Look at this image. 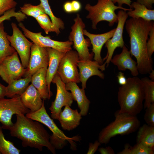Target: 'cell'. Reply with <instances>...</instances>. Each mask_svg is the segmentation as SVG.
<instances>
[{"label": "cell", "instance_id": "obj_1", "mask_svg": "<svg viewBox=\"0 0 154 154\" xmlns=\"http://www.w3.org/2000/svg\"><path fill=\"white\" fill-rule=\"evenodd\" d=\"M125 27L130 38L131 54L137 60L139 73L149 74L153 70V62L149 58L146 44L149 32L154 26L153 21L131 18L125 21Z\"/></svg>", "mask_w": 154, "mask_h": 154}, {"label": "cell", "instance_id": "obj_2", "mask_svg": "<svg viewBox=\"0 0 154 154\" xmlns=\"http://www.w3.org/2000/svg\"><path fill=\"white\" fill-rule=\"evenodd\" d=\"M16 116V122L8 129L11 136L21 140L23 147H29L42 151L45 147L56 154V149L50 141V135L41 123L23 114Z\"/></svg>", "mask_w": 154, "mask_h": 154}, {"label": "cell", "instance_id": "obj_3", "mask_svg": "<svg viewBox=\"0 0 154 154\" xmlns=\"http://www.w3.org/2000/svg\"><path fill=\"white\" fill-rule=\"evenodd\" d=\"M144 94L141 79L137 76L129 77L127 82L118 89L117 100L120 112L137 116L143 107Z\"/></svg>", "mask_w": 154, "mask_h": 154}, {"label": "cell", "instance_id": "obj_4", "mask_svg": "<svg viewBox=\"0 0 154 154\" xmlns=\"http://www.w3.org/2000/svg\"><path fill=\"white\" fill-rule=\"evenodd\" d=\"M115 120L100 132L98 140L101 144H106L111 139L117 135H128L137 131L140 122L137 116L120 112L119 110L114 113Z\"/></svg>", "mask_w": 154, "mask_h": 154}, {"label": "cell", "instance_id": "obj_5", "mask_svg": "<svg viewBox=\"0 0 154 154\" xmlns=\"http://www.w3.org/2000/svg\"><path fill=\"white\" fill-rule=\"evenodd\" d=\"M26 116L33 120L38 121L46 126L52 131L50 140L51 144L56 149H63L68 142L72 149H74L75 141H79V137L75 136L70 137L66 136L57 126L47 113L45 108L44 101L41 107L37 111L30 112Z\"/></svg>", "mask_w": 154, "mask_h": 154}, {"label": "cell", "instance_id": "obj_6", "mask_svg": "<svg viewBox=\"0 0 154 154\" xmlns=\"http://www.w3.org/2000/svg\"><path fill=\"white\" fill-rule=\"evenodd\" d=\"M85 9L89 12L86 18L91 20L92 28L94 29H97V24L102 21L108 22L110 27L117 23L118 17L115 13L116 10L119 9L126 11L133 9L116 6L112 0H98L96 5L92 6L87 4Z\"/></svg>", "mask_w": 154, "mask_h": 154}, {"label": "cell", "instance_id": "obj_7", "mask_svg": "<svg viewBox=\"0 0 154 154\" xmlns=\"http://www.w3.org/2000/svg\"><path fill=\"white\" fill-rule=\"evenodd\" d=\"M74 21V23L71 27L72 31L68 37L69 40L73 42V47L78 53L80 60H91L93 54L89 51L90 41L85 38L84 36L83 31L85 25L78 14Z\"/></svg>", "mask_w": 154, "mask_h": 154}, {"label": "cell", "instance_id": "obj_8", "mask_svg": "<svg viewBox=\"0 0 154 154\" xmlns=\"http://www.w3.org/2000/svg\"><path fill=\"white\" fill-rule=\"evenodd\" d=\"M30 112L22 102L20 96L0 99V122L2 129L8 130L13 125L11 119L13 115H25Z\"/></svg>", "mask_w": 154, "mask_h": 154}, {"label": "cell", "instance_id": "obj_9", "mask_svg": "<svg viewBox=\"0 0 154 154\" xmlns=\"http://www.w3.org/2000/svg\"><path fill=\"white\" fill-rule=\"evenodd\" d=\"M79 60L77 51L72 50L66 53L61 60L57 73L65 84L80 82L78 69Z\"/></svg>", "mask_w": 154, "mask_h": 154}, {"label": "cell", "instance_id": "obj_10", "mask_svg": "<svg viewBox=\"0 0 154 154\" xmlns=\"http://www.w3.org/2000/svg\"><path fill=\"white\" fill-rule=\"evenodd\" d=\"M12 35H7L10 44L19 54L21 64L25 68H27L29 63L31 46L33 44L29 40L15 23H12Z\"/></svg>", "mask_w": 154, "mask_h": 154}, {"label": "cell", "instance_id": "obj_11", "mask_svg": "<svg viewBox=\"0 0 154 154\" xmlns=\"http://www.w3.org/2000/svg\"><path fill=\"white\" fill-rule=\"evenodd\" d=\"M52 82L56 84L57 91L55 99L52 102L49 109L52 118L58 119L62 108L66 106L70 107L74 100L71 93L66 89L65 84L57 73L54 76Z\"/></svg>", "mask_w": 154, "mask_h": 154}, {"label": "cell", "instance_id": "obj_12", "mask_svg": "<svg viewBox=\"0 0 154 154\" xmlns=\"http://www.w3.org/2000/svg\"><path fill=\"white\" fill-rule=\"evenodd\" d=\"M117 15L118 23L115 31L112 37L105 43L107 52L106 56L103 60V61L106 60V61L102 64L104 69H105L106 64L108 66L110 62L116 48L118 47L122 48L125 45L123 35L124 26L128 15L126 11L121 9L118 11Z\"/></svg>", "mask_w": 154, "mask_h": 154}, {"label": "cell", "instance_id": "obj_13", "mask_svg": "<svg viewBox=\"0 0 154 154\" xmlns=\"http://www.w3.org/2000/svg\"><path fill=\"white\" fill-rule=\"evenodd\" d=\"M25 36L36 45L42 47H50L66 53L72 50L73 42L69 40L59 41L51 39L50 36H44L41 32L34 33L27 29L23 24L20 22L18 25Z\"/></svg>", "mask_w": 154, "mask_h": 154}, {"label": "cell", "instance_id": "obj_14", "mask_svg": "<svg viewBox=\"0 0 154 154\" xmlns=\"http://www.w3.org/2000/svg\"><path fill=\"white\" fill-rule=\"evenodd\" d=\"M18 54L15 51L6 57L0 64V76L8 84L12 80L21 78L25 73L26 68L21 63Z\"/></svg>", "mask_w": 154, "mask_h": 154}, {"label": "cell", "instance_id": "obj_15", "mask_svg": "<svg viewBox=\"0 0 154 154\" xmlns=\"http://www.w3.org/2000/svg\"><path fill=\"white\" fill-rule=\"evenodd\" d=\"M48 62L47 47H41L33 43L31 47L29 64L23 77L32 76L41 68L47 69Z\"/></svg>", "mask_w": 154, "mask_h": 154}, {"label": "cell", "instance_id": "obj_16", "mask_svg": "<svg viewBox=\"0 0 154 154\" xmlns=\"http://www.w3.org/2000/svg\"><path fill=\"white\" fill-rule=\"evenodd\" d=\"M78 67L79 69V76L82 88H86V83L88 80L94 76H98L102 79H104L105 75L102 65L96 61L91 60L79 61Z\"/></svg>", "mask_w": 154, "mask_h": 154}, {"label": "cell", "instance_id": "obj_17", "mask_svg": "<svg viewBox=\"0 0 154 154\" xmlns=\"http://www.w3.org/2000/svg\"><path fill=\"white\" fill-rule=\"evenodd\" d=\"M116 28L104 33L94 34L90 33L86 30L84 29L83 34L89 39L92 46V52L94 53V59L100 65L103 64L101 53L104 45L113 36Z\"/></svg>", "mask_w": 154, "mask_h": 154}, {"label": "cell", "instance_id": "obj_18", "mask_svg": "<svg viewBox=\"0 0 154 154\" xmlns=\"http://www.w3.org/2000/svg\"><path fill=\"white\" fill-rule=\"evenodd\" d=\"M121 52L115 55L111 62L116 66L118 70L125 71L129 70L133 76H137L139 74L137 62L131 57L130 51L124 45Z\"/></svg>", "mask_w": 154, "mask_h": 154}, {"label": "cell", "instance_id": "obj_19", "mask_svg": "<svg viewBox=\"0 0 154 154\" xmlns=\"http://www.w3.org/2000/svg\"><path fill=\"white\" fill-rule=\"evenodd\" d=\"M47 48L49 62L46 71V81L50 99L52 95L50 90L51 83L57 73L60 61L66 53L51 48Z\"/></svg>", "mask_w": 154, "mask_h": 154}, {"label": "cell", "instance_id": "obj_20", "mask_svg": "<svg viewBox=\"0 0 154 154\" xmlns=\"http://www.w3.org/2000/svg\"><path fill=\"white\" fill-rule=\"evenodd\" d=\"M82 116L77 109H72L69 106H65L58 119L62 129L70 131L77 127L80 123Z\"/></svg>", "mask_w": 154, "mask_h": 154}, {"label": "cell", "instance_id": "obj_21", "mask_svg": "<svg viewBox=\"0 0 154 154\" xmlns=\"http://www.w3.org/2000/svg\"><path fill=\"white\" fill-rule=\"evenodd\" d=\"M20 97L23 104L31 112L39 110L44 101L38 91L31 84L29 85Z\"/></svg>", "mask_w": 154, "mask_h": 154}, {"label": "cell", "instance_id": "obj_22", "mask_svg": "<svg viewBox=\"0 0 154 154\" xmlns=\"http://www.w3.org/2000/svg\"><path fill=\"white\" fill-rule=\"evenodd\" d=\"M66 89L71 92L74 100L76 101L82 116H85L88 112L90 102L86 95L84 89L80 88L74 82L65 84Z\"/></svg>", "mask_w": 154, "mask_h": 154}, {"label": "cell", "instance_id": "obj_23", "mask_svg": "<svg viewBox=\"0 0 154 154\" xmlns=\"http://www.w3.org/2000/svg\"><path fill=\"white\" fill-rule=\"evenodd\" d=\"M47 69L41 68L31 77V84L36 88L40 94L43 100L49 99L46 81Z\"/></svg>", "mask_w": 154, "mask_h": 154}, {"label": "cell", "instance_id": "obj_24", "mask_svg": "<svg viewBox=\"0 0 154 154\" xmlns=\"http://www.w3.org/2000/svg\"><path fill=\"white\" fill-rule=\"evenodd\" d=\"M32 76L11 81L6 87V96L10 98L20 96L26 90L31 82Z\"/></svg>", "mask_w": 154, "mask_h": 154}, {"label": "cell", "instance_id": "obj_25", "mask_svg": "<svg viewBox=\"0 0 154 154\" xmlns=\"http://www.w3.org/2000/svg\"><path fill=\"white\" fill-rule=\"evenodd\" d=\"M131 8L133 9L127 13L128 16L133 18H141L147 21H154L153 9H148L144 5L137 1L131 3Z\"/></svg>", "mask_w": 154, "mask_h": 154}, {"label": "cell", "instance_id": "obj_26", "mask_svg": "<svg viewBox=\"0 0 154 154\" xmlns=\"http://www.w3.org/2000/svg\"><path fill=\"white\" fill-rule=\"evenodd\" d=\"M137 130V143L154 149V127L144 124Z\"/></svg>", "mask_w": 154, "mask_h": 154}, {"label": "cell", "instance_id": "obj_27", "mask_svg": "<svg viewBox=\"0 0 154 154\" xmlns=\"http://www.w3.org/2000/svg\"><path fill=\"white\" fill-rule=\"evenodd\" d=\"M7 35L4 30L3 22H2L0 24V64L6 57L16 51L10 45Z\"/></svg>", "mask_w": 154, "mask_h": 154}, {"label": "cell", "instance_id": "obj_28", "mask_svg": "<svg viewBox=\"0 0 154 154\" xmlns=\"http://www.w3.org/2000/svg\"><path fill=\"white\" fill-rule=\"evenodd\" d=\"M141 79L144 94L143 107L145 109L154 103V81L146 77Z\"/></svg>", "mask_w": 154, "mask_h": 154}, {"label": "cell", "instance_id": "obj_29", "mask_svg": "<svg viewBox=\"0 0 154 154\" xmlns=\"http://www.w3.org/2000/svg\"><path fill=\"white\" fill-rule=\"evenodd\" d=\"M117 154H154V149L138 143L133 146L129 143H126L125 145L124 149Z\"/></svg>", "mask_w": 154, "mask_h": 154}, {"label": "cell", "instance_id": "obj_30", "mask_svg": "<svg viewBox=\"0 0 154 154\" xmlns=\"http://www.w3.org/2000/svg\"><path fill=\"white\" fill-rule=\"evenodd\" d=\"M21 150L14 145L13 142L7 140L0 126V152L2 154H19Z\"/></svg>", "mask_w": 154, "mask_h": 154}, {"label": "cell", "instance_id": "obj_31", "mask_svg": "<svg viewBox=\"0 0 154 154\" xmlns=\"http://www.w3.org/2000/svg\"><path fill=\"white\" fill-rule=\"evenodd\" d=\"M36 19L46 34L50 32H54L57 35L60 33V29L54 25L46 13L40 15Z\"/></svg>", "mask_w": 154, "mask_h": 154}, {"label": "cell", "instance_id": "obj_32", "mask_svg": "<svg viewBox=\"0 0 154 154\" xmlns=\"http://www.w3.org/2000/svg\"><path fill=\"white\" fill-rule=\"evenodd\" d=\"M20 11L26 15L32 17L36 19L40 15L45 13L41 4L37 5L30 3H26L20 7Z\"/></svg>", "mask_w": 154, "mask_h": 154}, {"label": "cell", "instance_id": "obj_33", "mask_svg": "<svg viewBox=\"0 0 154 154\" xmlns=\"http://www.w3.org/2000/svg\"><path fill=\"white\" fill-rule=\"evenodd\" d=\"M40 1L45 13L50 17L54 25L59 29H63L64 28V24L63 21L60 18L57 17L53 14L49 5L48 0Z\"/></svg>", "mask_w": 154, "mask_h": 154}, {"label": "cell", "instance_id": "obj_34", "mask_svg": "<svg viewBox=\"0 0 154 154\" xmlns=\"http://www.w3.org/2000/svg\"><path fill=\"white\" fill-rule=\"evenodd\" d=\"M12 17H14L19 22H21L25 19L26 15L21 12L15 11V8H14L5 12L3 15L0 17V24L5 20H10Z\"/></svg>", "mask_w": 154, "mask_h": 154}, {"label": "cell", "instance_id": "obj_35", "mask_svg": "<svg viewBox=\"0 0 154 154\" xmlns=\"http://www.w3.org/2000/svg\"><path fill=\"white\" fill-rule=\"evenodd\" d=\"M17 4L14 0H0V17L7 11L15 8Z\"/></svg>", "mask_w": 154, "mask_h": 154}, {"label": "cell", "instance_id": "obj_36", "mask_svg": "<svg viewBox=\"0 0 154 154\" xmlns=\"http://www.w3.org/2000/svg\"><path fill=\"white\" fill-rule=\"evenodd\" d=\"M144 119L146 124L154 127V103L145 108Z\"/></svg>", "mask_w": 154, "mask_h": 154}, {"label": "cell", "instance_id": "obj_37", "mask_svg": "<svg viewBox=\"0 0 154 154\" xmlns=\"http://www.w3.org/2000/svg\"><path fill=\"white\" fill-rule=\"evenodd\" d=\"M149 38L146 44L147 54L149 58H152L154 52V26L151 28L149 34Z\"/></svg>", "mask_w": 154, "mask_h": 154}, {"label": "cell", "instance_id": "obj_38", "mask_svg": "<svg viewBox=\"0 0 154 154\" xmlns=\"http://www.w3.org/2000/svg\"><path fill=\"white\" fill-rule=\"evenodd\" d=\"M101 144L98 140L95 141L93 143H89L88 150L86 154H94L98 149V147L101 145Z\"/></svg>", "mask_w": 154, "mask_h": 154}, {"label": "cell", "instance_id": "obj_39", "mask_svg": "<svg viewBox=\"0 0 154 154\" xmlns=\"http://www.w3.org/2000/svg\"><path fill=\"white\" fill-rule=\"evenodd\" d=\"M98 150L101 154H114L115 152L113 149L110 146H108L105 147H100Z\"/></svg>", "mask_w": 154, "mask_h": 154}, {"label": "cell", "instance_id": "obj_40", "mask_svg": "<svg viewBox=\"0 0 154 154\" xmlns=\"http://www.w3.org/2000/svg\"><path fill=\"white\" fill-rule=\"evenodd\" d=\"M117 77L118 83L121 86L123 85L127 82V79L125 77L123 73L119 72L117 74Z\"/></svg>", "mask_w": 154, "mask_h": 154}, {"label": "cell", "instance_id": "obj_41", "mask_svg": "<svg viewBox=\"0 0 154 154\" xmlns=\"http://www.w3.org/2000/svg\"><path fill=\"white\" fill-rule=\"evenodd\" d=\"M71 3L73 12H76L80 10L81 8V5L79 1L77 0L72 1Z\"/></svg>", "mask_w": 154, "mask_h": 154}, {"label": "cell", "instance_id": "obj_42", "mask_svg": "<svg viewBox=\"0 0 154 154\" xmlns=\"http://www.w3.org/2000/svg\"><path fill=\"white\" fill-rule=\"evenodd\" d=\"M137 1L145 5L148 9H151L154 0H136Z\"/></svg>", "mask_w": 154, "mask_h": 154}, {"label": "cell", "instance_id": "obj_43", "mask_svg": "<svg viewBox=\"0 0 154 154\" xmlns=\"http://www.w3.org/2000/svg\"><path fill=\"white\" fill-rule=\"evenodd\" d=\"M112 2L115 4L117 3L118 6L122 7L123 4H125L128 5L130 8H131V4L132 2L131 0H112Z\"/></svg>", "mask_w": 154, "mask_h": 154}, {"label": "cell", "instance_id": "obj_44", "mask_svg": "<svg viewBox=\"0 0 154 154\" xmlns=\"http://www.w3.org/2000/svg\"><path fill=\"white\" fill-rule=\"evenodd\" d=\"M63 9L65 12L68 13L73 12L71 1L66 2L63 5Z\"/></svg>", "mask_w": 154, "mask_h": 154}, {"label": "cell", "instance_id": "obj_45", "mask_svg": "<svg viewBox=\"0 0 154 154\" xmlns=\"http://www.w3.org/2000/svg\"><path fill=\"white\" fill-rule=\"evenodd\" d=\"M6 87L0 83V99L4 98L6 93Z\"/></svg>", "mask_w": 154, "mask_h": 154}, {"label": "cell", "instance_id": "obj_46", "mask_svg": "<svg viewBox=\"0 0 154 154\" xmlns=\"http://www.w3.org/2000/svg\"><path fill=\"white\" fill-rule=\"evenodd\" d=\"M149 77L150 79L152 81H154V70H153L149 73Z\"/></svg>", "mask_w": 154, "mask_h": 154}, {"label": "cell", "instance_id": "obj_47", "mask_svg": "<svg viewBox=\"0 0 154 154\" xmlns=\"http://www.w3.org/2000/svg\"><path fill=\"white\" fill-rule=\"evenodd\" d=\"M1 154V153L0 152V154Z\"/></svg>", "mask_w": 154, "mask_h": 154}]
</instances>
